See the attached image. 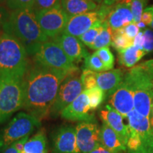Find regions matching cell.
Wrapping results in <instances>:
<instances>
[{"label": "cell", "instance_id": "1", "mask_svg": "<svg viewBox=\"0 0 153 153\" xmlns=\"http://www.w3.org/2000/svg\"><path fill=\"white\" fill-rule=\"evenodd\" d=\"M70 73L34 63L27 69L23 78V108L41 120L47 117L61 83Z\"/></svg>", "mask_w": 153, "mask_h": 153}, {"label": "cell", "instance_id": "2", "mask_svg": "<svg viewBox=\"0 0 153 153\" xmlns=\"http://www.w3.org/2000/svg\"><path fill=\"white\" fill-rule=\"evenodd\" d=\"M3 31L16 38L30 55H35L42 44L48 41L32 9L11 11Z\"/></svg>", "mask_w": 153, "mask_h": 153}, {"label": "cell", "instance_id": "3", "mask_svg": "<svg viewBox=\"0 0 153 153\" xmlns=\"http://www.w3.org/2000/svg\"><path fill=\"white\" fill-rule=\"evenodd\" d=\"M28 53L16 38L0 33V76L22 79L28 69Z\"/></svg>", "mask_w": 153, "mask_h": 153}, {"label": "cell", "instance_id": "4", "mask_svg": "<svg viewBox=\"0 0 153 153\" xmlns=\"http://www.w3.org/2000/svg\"><path fill=\"white\" fill-rule=\"evenodd\" d=\"M130 137L127 143V153H153V130L149 118L135 109L127 116Z\"/></svg>", "mask_w": 153, "mask_h": 153}, {"label": "cell", "instance_id": "5", "mask_svg": "<svg viewBox=\"0 0 153 153\" xmlns=\"http://www.w3.org/2000/svg\"><path fill=\"white\" fill-rule=\"evenodd\" d=\"M24 103L23 79L0 76V123L23 108Z\"/></svg>", "mask_w": 153, "mask_h": 153}, {"label": "cell", "instance_id": "6", "mask_svg": "<svg viewBox=\"0 0 153 153\" xmlns=\"http://www.w3.org/2000/svg\"><path fill=\"white\" fill-rule=\"evenodd\" d=\"M41 125V120L35 116L28 113H19L7 126L0 129V153L16 141L28 136Z\"/></svg>", "mask_w": 153, "mask_h": 153}, {"label": "cell", "instance_id": "7", "mask_svg": "<svg viewBox=\"0 0 153 153\" xmlns=\"http://www.w3.org/2000/svg\"><path fill=\"white\" fill-rule=\"evenodd\" d=\"M36 64L55 70L72 72L79 70L56 42L51 39L42 44L33 55Z\"/></svg>", "mask_w": 153, "mask_h": 153}, {"label": "cell", "instance_id": "8", "mask_svg": "<svg viewBox=\"0 0 153 153\" xmlns=\"http://www.w3.org/2000/svg\"><path fill=\"white\" fill-rule=\"evenodd\" d=\"M85 91L79 75V70L71 72L63 80L51 108L50 115L53 118L60 116L61 112Z\"/></svg>", "mask_w": 153, "mask_h": 153}, {"label": "cell", "instance_id": "9", "mask_svg": "<svg viewBox=\"0 0 153 153\" xmlns=\"http://www.w3.org/2000/svg\"><path fill=\"white\" fill-rule=\"evenodd\" d=\"M36 16L41 30L51 39L64 32L70 19L61 7L36 13Z\"/></svg>", "mask_w": 153, "mask_h": 153}, {"label": "cell", "instance_id": "10", "mask_svg": "<svg viewBox=\"0 0 153 153\" xmlns=\"http://www.w3.org/2000/svg\"><path fill=\"white\" fill-rule=\"evenodd\" d=\"M111 9V6L101 5L99 10L87 12L69 19L65 29L62 33H67L79 38L99 21L104 22Z\"/></svg>", "mask_w": 153, "mask_h": 153}, {"label": "cell", "instance_id": "11", "mask_svg": "<svg viewBox=\"0 0 153 153\" xmlns=\"http://www.w3.org/2000/svg\"><path fill=\"white\" fill-rule=\"evenodd\" d=\"M75 133L79 153H90L100 145V128L95 119L79 122L75 127Z\"/></svg>", "mask_w": 153, "mask_h": 153}, {"label": "cell", "instance_id": "12", "mask_svg": "<svg viewBox=\"0 0 153 153\" xmlns=\"http://www.w3.org/2000/svg\"><path fill=\"white\" fill-rule=\"evenodd\" d=\"M89 111H91L89 99L87 90H85L61 112L60 116L64 119L72 121L94 120V115L89 114Z\"/></svg>", "mask_w": 153, "mask_h": 153}, {"label": "cell", "instance_id": "13", "mask_svg": "<svg viewBox=\"0 0 153 153\" xmlns=\"http://www.w3.org/2000/svg\"><path fill=\"white\" fill-rule=\"evenodd\" d=\"M108 105L123 118H126L128 114L134 109L133 89L123 81L111 94L108 96Z\"/></svg>", "mask_w": 153, "mask_h": 153}, {"label": "cell", "instance_id": "14", "mask_svg": "<svg viewBox=\"0 0 153 153\" xmlns=\"http://www.w3.org/2000/svg\"><path fill=\"white\" fill-rule=\"evenodd\" d=\"M53 153H79L75 128L62 126L55 132L53 135Z\"/></svg>", "mask_w": 153, "mask_h": 153}, {"label": "cell", "instance_id": "15", "mask_svg": "<svg viewBox=\"0 0 153 153\" xmlns=\"http://www.w3.org/2000/svg\"><path fill=\"white\" fill-rule=\"evenodd\" d=\"M52 40L62 48L64 52L74 63L79 62L83 58L85 59L89 55L79 38L73 36L62 33L52 38Z\"/></svg>", "mask_w": 153, "mask_h": 153}, {"label": "cell", "instance_id": "16", "mask_svg": "<svg viewBox=\"0 0 153 153\" xmlns=\"http://www.w3.org/2000/svg\"><path fill=\"white\" fill-rule=\"evenodd\" d=\"M104 22L112 30L121 29L133 22V16L129 3L119 2L111 7Z\"/></svg>", "mask_w": 153, "mask_h": 153}, {"label": "cell", "instance_id": "17", "mask_svg": "<svg viewBox=\"0 0 153 153\" xmlns=\"http://www.w3.org/2000/svg\"><path fill=\"white\" fill-rule=\"evenodd\" d=\"M99 114L103 123H106L111 128L118 134L123 144L127 146L128 140L130 137V131L128 126L123 123V116L108 104L106 105L104 108L100 111Z\"/></svg>", "mask_w": 153, "mask_h": 153}, {"label": "cell", "instance_id": "18", "mask_svg": "<svg viewBox=\"0 0 153 153\" xmlns=\"http://www.w3.org/2000/svg\"><path fill=\"white\" fill-rule=\"evenodd\" d=\"M123 81L133 91L137 89L153 90V75L140 63L132 68L124 76Z\"/></svg>", "mask_w": 153, "mask_h": 153}, {"label": "cell", "instance_id": "19", "mask_svg": "<svg viewBox=\"0 0 153 153\" xmlns=\"http://www.w3.org/2000/svg\"><path fill=\"white\" fill-rule=\"evenodd\" d=\"M124 74L120 69L111 70L97 73V86L102 89L106 96H110L123 82Z\"/></svg>", "mask_w": 153, "mask_h": 153}, {"label": "cell", "instance_id": "20", "mask_svg": "<svg viewBox=\"0 0 153 153\" xmlns=\"http://www.w3.org/2000/svg\"><path fill=\"white\" fill-rule=\"evenodd\" d=\"M99 141L104 148L111 153H122L127 150L118 134L105 123H103L100 128Z\"/></svg>", "mask_w": 153, "mask_h": 153}, {"label": "cell", "instance_id": "21", "mask_svg": "<svg viewBox=\"0 0 153 153\" xmlns=\"http://www.w3.org/2000/svg\"><path fill=\"white\" fill-rule=\"evenodd\" d=\"M60 5L62 10L70 18L97 11L101 6L91 0H60Z\"/></svg>", "mask_w": 153, "mask_h": 153}, {"label": "cell", "instance_id": "22", "mask_svg": "<svg viewBox=\"0 0 153 153\" xmlns=\"http://www.w3.org/2000/svg\"><path fill=\"white\" fill-rule=\"evenodd\" d=\"M134 109L140 114L149 118L153 99V90L137 89L133 91Z\"/></svg>", "mask_w": 153, "mask_h": 153}, {"label": "cell", "instance_id": "23", "mask_svg": "<svg viewBox=\"0 0 153 153\" xmlns=\"http://www.w3.org/2000/svg\"><path fill=\"white\" fill-rule=\"evenodd\" d=\"M146 53L144 50L137 48L135 45L118 52V62L126 68H132L143 58Z\"/></svg>", "mask_w": 153, "mask_h": 153}, {"label": "cell", "instance_id": "24", "mask_svg": "<svg viewBox=\"0 0 153 153\" xmlns=\"http://www.w3.org/2000/svg\"><path fill=\"white\" fill-rule=\"evenodd\" d=\"M22 153H47V137L45 130H41L28 140Z\"/></svg>", "mask_w": 153, "mask_h": 153}, {"label": "cell", "instance_id": "25", "mask_svg": "<svg viewBox=\"0 0 153 153\" xmlns=\"http://www.w3.org/2000/svg\"><path fill=\"white\" fill-rule=\"evenodd\" d=\"M105 22L102 21H99L96 24L93 25L91 28H89L87 32H85L83 35H82L79 38L80 41L82 42L84 45H87L89 48L92 46V45L94 43L96 38L99 36V34L101 33V30L104 29Z\"/></svg>", "mask_w": 153, "mask_h": 153}, {"label": "cell", "instance_id": "26", "mask_svg": "<svg viewBox=\"0 0 153 153\" xmlns=\"http://www.w3.org/2000/svg\"><path fill=\"white\" fill-rule=\"evenodd\" d=\"M105 22L104 29L99 34L97 38H96L94 43L91 47V50H98L103 48L105 47H109L111 45L112 41V33L113 30L109 26H108L107 23Z\"/></svg>", "mask_w": 153, "mask_h": 153}, {"label": "cell", "instance_id": "27", "mask_svg": "<svg viewBox=\"0 0 153 153\" xmlns=\"http://www.w3.org/2000/svg\"><path fill=\"white\" fill-rule=\"evenodd\" d=\"M133 41L122 33L120 29L113 30L111 45L118 53L133 45Z\"/></svg>", "mask_w": 153, "mask_h": 153}, {"label": "cell", "instance_id": "28", "mask_svg": "<svg viewBox=\"0 0 153 153\" xmlns=\"http://www.w3.org/2000/svg\"><path fill=\"white\" fill-rule=\"evenodd\" d=\"M89 99L91 111H94L101 106L106 98V94L98 86L87 90Z\"/></svg>", "mask_w": 153, "mask_h": 153}, {"label": "cell", "instance_id": "29", "mask_svg": "<svg viewBox=\"0 0 153 153\" xmlns=\"http://www.w3.org/2000/svg\"><path fill=\"white\" fill-rule=\"evenodd\" d=\"M85 68L96 72L108 71L106 67L104 65L96 52L91 55H89L85 59Z\"/></svg>", "mask_w": 153, "mask_h": 153}, {"label": "cell", "instance_id": "30", "mask_svg": "<svg viewBox=\"0 0 153 153\" xmlns=\"http://www.w3.org/2000/svg\"><path fill=\"white\" fill-rule=\"evenodd\" d=\"M97 73L98 72H94L92 70L85 68L84 69L80 76H81V81L85 90H89L97 87Z\"/></svg>", "mask_w": 153, "mask_h": 153}, {"label": "cell", "instance_id": "31", "mask_svg": "<svg viewBox=\"0 0 153 153\" xmlns=\"http://www.w3.org/2000/svg\"><path fill=\"white\" fill-rule=\"evenodd\" d=\"M101 60L102 61L104 65L106 67L107 70H111L114 66V56L111 51L109 47H105L99 49L96 52Z\"/></svg>", "mask_w": 153, "mask_h": 153}, {"label": "cell", "instance_id": "32", "mask_svg": "<svg viewBox=\"0 0 153 153\" xmlns=\"http://www.w3.org/2000/svg\"><path fill=\"white\" fill-rule=\"evenodd\" d=\"M147 0H131L130 1V6L133 16V22L137 23L141 21L144 7Z\"/></svg>", "mask_w": 153, "mask_h": 153}, {"label": "cell", "instance_id": "33", "mask_svg": "<svg viewBox=\"0 0 153 153\" xmlns=\"http://www.w3.org/2000/svg\"><path fill=\"white\" fill-rule=\"evenodd\" d=\"M61 7L60 0H35L32 9L35 13Z\"/></svg>", "mask_w": 153, "mask_h": 153}, {"label": "cell", "instance_id": "34", "mask_svg": "<svg viewBox=\"0 0 153 153\" xmlns=\"http://www.w3.org/2000/svg\"><path fill=\"white\" fill-rule=\"evenodd\" d=\"M35 0H7L5 6L9 10L32 9Z\"/></svg>", "mask_w": 153, "mask_h": 153}, {"label": "cell", "instance_id": "35", "mask_svg": "<svg viewBox=\"0 0 153 153\" xmlns=\"http://www.w3.org/2000/svg\"><path fill=\"white\" fill-rule=\"evenodd\" d=\"M144 33V44L143 50L146 53H153V30L146 28L143 31Z\"/></svg>", "mask_w": 153, "mask_h": 153}, {"label": "cell", "instance_id": "36", "mask_svg": "<svg viewBox=\"0 0 153 153\" xmlns=\"http://www.w3.org/2000/svg\"><path fill=\"white\" fill-rule=\"evenodd\" d=\"M120 30L122 33L132 40H134V38L136 37L140 32V28L135 22L131 23Z\"/></svg>", "mask_w": 153, "mask_h": 153}, {"label": "cell", "instance_id": "37", "mask_svg": "<svg viewBox=\"0 0 153 153\" xmlns=\"http://www.w3.org/2000/svg\"><path fill=\"white\" fill-rule=\"evenodd\" d=\"M9 14V9L4 4H0V33L3 31V28L8 20Z\"/></svg>", "mask_w": 153, "mask_h": 153}, {"label": "cell", "instance_id": "38", "mask_svg": "<svg viewBox=\"0 0 153 153\" xmlns=\"http://www.w3.org/2000/svg\"><path fill=\"white\" fill-rule=\"evenodd\" d=\"M153 21V14L152 11L149 7H147L144 9L142 17H141V22L144 23L146 26H150Z\"/></svg>", "mask_w": 153, "mask_h": 153}, {"label": "cell", "instance_id": "39", "mask_svg": "<svg viewBox=\"0 0 153 153\" xmlns=\"http://www.w3.org/2000/svg\"><path fill=\"white\" fill-rule=\"evenodd\" d=\"M144 33L143 31H140L139 33L136 36V37L134 38L133 41V45L137 48L143 50V44H144Z\"/></svg>", "mask_w": 153, "mask_h": 153}, {"label": "cell", "instance_id": "40", "mask_svg": "<svg viewBox=\"0 0 153 153\" xmlns=\"http://www.w3.org/2000/svg\"><path fill=\"white\" fill-rule=\"evenodd\" d=\"M28 140V136H26V137H23V138H22L21 140H19L16 141V143H14L15 147H16V150H18L19 152L20 153L23 152L25 144H26V142H27Z\"/></svg>", "mask_w": 153, "mask_h": 153}, {"label": "cell", "instance_id": "41", "mask_svg": "<svg viewBox=\"0 0 153 153\" xmlns=\"http://www.w3.org/2000/svg\"><path fill=\"white\" fill-rule=\"evenodd\" d=\"M140 64L142 65L151 74L153 75V59H151V60L147 61H144V62H141Z\"/></svg>", "mask_w": 153, "mask_h": 153}, {"label": "cell", "instance_id": "42", "mask_svg": "<svg viewBox=\"0 0 153 153\" xmlns=\"http://www.w3.org/2000/svg\"><path fill=\"white\" fill-rule=\"evenodd\" d=\"M90 153H111L109 152L108 150H106V148H104L101 144L97 147V148H95L93 151H91Z\"/></svg>", "mask_w": 153, "mask_h": 153}, {"label": "cell", "instance_id": "43", "mask_svg": "<svg viewBox=\"0 0 153 153\" xmlns=\"http://www.w3.org/2000/svg\"><path fill=\"white\" fill-rule=\"evenodd\" d=\"M1 153H20V152H19V151L16 150L14 144H12L9 148H7V150H4L3 152H1Z\"/></svg>", "mask_w": 153, "mask_h": 153}, {"label": "cell", "instance_id": "44", "mask_svg": "<svg viewBox=\"0 0 153 153\" xmlns=\"http://www.w3.org/2000/svg\"><path fill=\"white\" fill-rule=\"evenodd\" d=\"M103 4L106 6H111L113 4H114V0H104Z\"/></svg>", "mask_w": 153, "mask_h": 153}, {"label": "cell", "instance_id": "45", "mask_svg": "<svg viewBox=\"0 0 153 153\" xmlns=\"http://www.w3.org/2000/svg\"><path fill=\"white\" fill-rule=\"evenodd\" d=\"M137 26L139 27V28H145V27H146V25H145L143 22H141V21L140 22L137 23Z\"/></svg>", "mask_w": 153, "mask_h": 153}, {"label": "cell", "instance_id": "46", "mask_svg": "<svg viewBox=\"0 0 153 153\" xmlns=\"http://www.w3.org/2000/svg\"><path fill=\"white\" fill-rule=\"evenodd\" d=\"M149 8H150V9L151 11H152V14H153V5L152 6H150V7H149ZM150 27L152 28V30H153V21H152V24H151V25H150Z\"/></svg>", "mask_w": 153, "mask_h": 153}, {"label": "cell", "instance_id": "47", "mask_svg": "<svg viewBox=\"0 0 153 153\" xmlns=\"http://www.w3.org/2000/svg\"><path fill=\"white\" fill-rule=\"evenodd\" d=\"M91 1H95V2L99 4H101L104 3V0H91Z\"/></svg>", "mask_w": 153, "mask_h": 153}, {"label": "cell", "instance_id": "48", "mask_svg": "<svg viewBox=\"0 0 153 153\" xmlns=\"http://www.w3.org/2000/svg\"><path fill=\"white\" fill-rule=\"evenodd\" d=\"M150 114L153 115V99L152 101V105H151V109H150Z\"/></svg>", "mask_w": 153, "mask_h": 153}, {"label": "cell", "instance_id": "49", "mask_svg": "<svg viewBox=\"0 0 153 153\" xmlns=\"http://www.w3.org/2000/svg\"><path fill=\"white\" fill-rule=\"evenodd\" d=\"M7 0H0V4H6Z\"/></svg>", "mask_w": 153, "mask_h": 153}, {"label": "cell", "instance_id": "50", "mask_svg": "<svg viewBox=\"0 0 153 153\" xmlns=\"http://www.w3.org/2000/svg\"><path fill=\"white\" fill-rule=\"evenodd\" d=\"M130 1H131V0H122L120 2H125V3H129ZM119 3V2H118Z\"/></svg>", "mask_w": 153, "mask_h": 153}]
</instances>
